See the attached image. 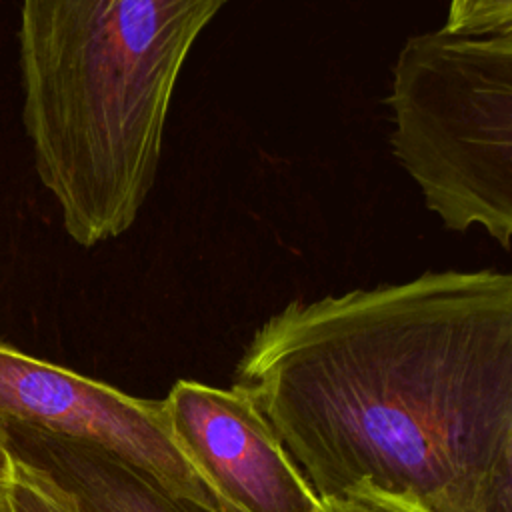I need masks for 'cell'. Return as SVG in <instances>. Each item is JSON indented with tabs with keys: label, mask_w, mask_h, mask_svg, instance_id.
I'll return each mask as SVG.
<instances>
[{
	"label": "cell",
	"mask_w": 512,
	"mask_h": 512,
	"mask_svg": "<svg viewBox=\"0 0 512 512\" xmlns=\"http://www.w3.org/2000/svg\"><path fill=\"white\" fill-rule=\"evenodd\" d=\"M318 500L356 484L426 512H512V276L424 272L294 300L236 382Z\"/></svg>",
	"instance_id": "obj_1"
},
{
	"label": "cell",
	"mask_w": 512,
	"mask_h": 512,
	"mask_svg": "<svg viewBox=\"0 0 512 512\" xmlns=\"http://www.w3.org/2000/svg\"><path fill=\"white\" fill-rule=\"evenodd\" d=\"M228 0H22L24 128L82 248L136 222L180 70Z\"/></svg>",
	"instance_id": "obj_2"
},
{
	"label": "cell",
	"mask_w": 512,
	"mask_h": 512,
	"mask_svg": "<svg viewBox=\"0 0 512 512\" xmlns=\"http://www.w3.org/2000/svg\"><path fill=\"white\" fill-rule=\"evenodd\" d=\"M392 152L452 232L512 236V36H410L392 68Z\"/></svg>",
	"instance_id": "obj_3"
},
{
	"label": "cell",
	"mask_w": 512,
	"mask_h": 512,
	"mask_svg": "<svg viewBox=\"0 0 512 512\" xmlns=\"http://www.w3.org/2000/svg\"><path fill=\"white\" fill-rule=\"evenodd\" d=\"M0 416L6 426L104 448L176 496L236 512L182 454L160 400L128 396L2 340Z\"/></svg>",
	"instance_id": "obj_4"
},
{
	"label": "cell",
	"mask_w": 512,
	"mask_h": 512,
	"mask_svg": "<svg viewBox=\"0 0 512 512\" xmlns=\"http://www.w3.org/2000/svg\"><path fill=\"white\" fill-rule=\"evenodd\" d=\"M182 454L240 512H320L300 470L238 386L176 380L160 400Z\"/></svg>",
	"instance_id": "obj_5"
},
{
	"label": "cell",
	"mask_w": 512,
	"mask_h": 512,
	"mask_svg": "<svg viewBox=\"0 0 512 512\" xmlns=\"http://www.w3.org/2000/svg\"><path fill=\"white\" fill-rule=\"evenodd\" d=\"M8 432L14 454L54 478L80 512H216L164 490L146 472L104 448L14 426Z\"/></svg>",
	"instance_id": "obj_6"
},
{
	"label": "cell",
	"mask_w": 512,
	"mask_h": 512,
	"mask_svg": "<svg viewBox=\"0 0 512 512\" xmlns=\"http://www.w3.org/2000/svg\"><path fill=\"white\" fill-rule=\"evenodd\" d=\"M6 504L10 512H80L74 498L54 478L20 456H16Z\"/></svg>",
	"instance_id": "obj_7"
},
{
	"label": "cell",
	"mask_w": 512,
	"mask_h": 512,
	"mask_svg": "<svg viewBox=\"0 0 512 512\" xmlns=\"http://www.w3.org/2000/svg\"><path fill=\"white\" fill-rule=\"evenodd\" d=\"M442 30L468 38L512 36V0H450Z\"/></svg>",
	"instance_id": "obj_8"
},
{
	"label": "cell",
	"mask_w": 512,
	"mask_h": 512,
	"mask_svg": "<svg viewBox=\"0 0 512 512\" xmlns=\"http://www.w3.org/2000/svg\"><path fill=\"white\" fill-rule=\"evenodd\" d=\"M320 512H426L416 502L382 492L370 484H356L334 498L320 500Z\"/></svg>",
	"instance_id": "obj_9"
},
{
	"label": "cell",
	"mask_w": 512,
	"mask_h": 512,
	"mask_svg": "<svg viewBox=\"0 0 512 512\" xmlns=\"http://www.w3.org/2000/svg\"><path fill=\"white\" fill-rule=\"evenodd\" d=\"M14 464H16V454L12 450V440L6 422L0 416V498L6 496L12 476H14Z\"/></svg>",
	"instance_id": "obj_10"
},
{
	"label": "cell",
	"mask_w": 512,
	"mask_h": 512,
	"mask_svg": "<svg viewBox=\"0 0 512 512\" xmlns=\"http://www.w3.org/2000/svg\"><path fill=\"white\" fill-rule=\"evenodd\" d=\"M0 512H10V510H8V504H6V496L0 498Z\"/></svg>",
	"instance_id": "obj_11"
}]
</instances>
